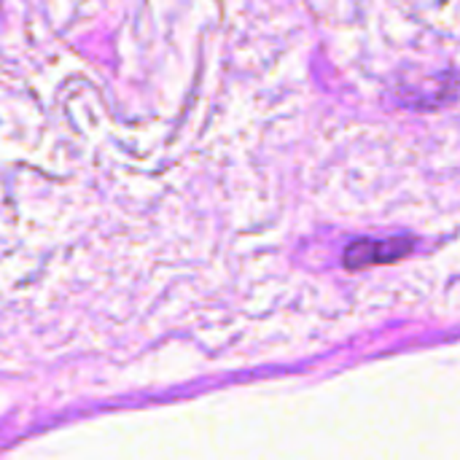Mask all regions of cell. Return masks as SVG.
<instances>
[{"mask_svg":"<svg viewBox=\"0 0 460 460\" xmlns=\"http://www.w3.org/2000/svg\"><path fill=\"white\" fill-rule=\"evenodd\" d=\"M410 240H358L345 251V264L348 267H369L377 261H394L399 256H404L410 251Z\"/></svg>","mask_w":460,"mask_h":460,"instance_id":"cell-1","label":"cell"}]
</instances>
